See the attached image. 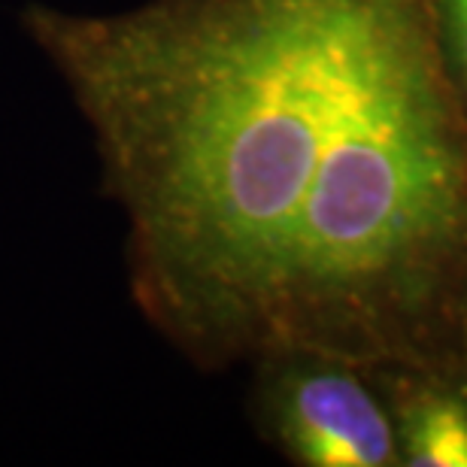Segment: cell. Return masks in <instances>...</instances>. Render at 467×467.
<instances>
[{
  "mask_svg": "<svg viewBox=\"0 0 467 467\" xmlns=\"http://www.w3.org/2000/svg\"><path fill=\"white\" fill-rule=\"evenodd\" d=\"M125 213L128 285L201 368L467 377V107L434 0L18 16Z\"/></svg>",
  "mask_w": 467,
  "mask_h": 467,
  "instance_id": "obj_1",
  "label": "cell"
},
{
  "mask_svg": "<svg viewBox=\"0 0 467 467\" xmlns=\"http://www.w3.org/2000/svg\"><path fill=\"white\" fill-rule=\"evenodd\" d=\"M252 368L258 428L288 462L301 467L400 464L395 419L370 373L322 355H276Z\"/></svg>",
  "mask_w": 467,
  "mask_h": 467,
  "instance_id": "obj_2",
  "label": "cell"
},
{
  "mask_svg": "<svg viewBox=\"0 0 467 467\" xmlns=\"http://www.w3.org/2000/svg\"><path fill=\"white\" fill-rule=\"evenodd\" d=\"M400 464L467 467V391L464 379L391 377Z\"/></svg>",
  "mask_w": 467,
  "mask_h": 467,
  "instance_id": "obj_3",
  "label": "cell"
},
{
  "mask_svg": "<svg viewBox=\"0 0 467 467\" xmlns=\"http://www.w3.org/2000/svg\"><path fill=\"white\" fill-rule=\"evenodd\" d=\"M434 16L446 64L467 107V0H434Z\"/></svg>",
  "mask_w": 467,
  "mask_h": 467,
  "instance_id": "obj_4",
  "label": "cell"
}]
</instances>
